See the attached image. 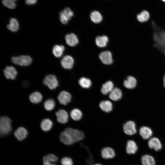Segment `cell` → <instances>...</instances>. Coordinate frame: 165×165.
<instances>
[{
	"mask_svg": "<svg viewBox=\"0 0 165 165\" xmlns=\"http://www.w3.org/2000/svg\"><path fill=\"white\" fill-rule=\"evenodd\" d=\"M154 46L165 55V31L152 22Z\"/></svg>",
	"mask_w": 165,
	"mask_h": 165,
	"instance_id": "6da1fadb",
	"label": "cell"
},
{
	"mask_svg": "<svg viewBox=\"0 0 165 165\" xmlns=\"http://www.w3.org/2000/svg\"><path fill=\"white\" fill-rule=\"evenodd\" d=\"M12 130L11 121L6 116H2L0 119V133L2 136L7 135Z\"/></svg>",
	"mask_w": 165,
	"mask_h": 165,
	"instance_id": "7a4b0ae2",
	"label": "cell"
},
{
	"mask_svg": "<svg viewBox=\"0 0 165 165\" xmlns=\"http://www.w3.org/2000/svg\"><path fill=\"white\" fill-rule=\"evenodd\" d=\"M11 60L14 64L21 66H28L32 61L31 57L27 55L13 57L11 58Z\"/></svg>",
	"mask_w": 165,
	"mask_h": 165,
	"instance_id": "3957f363",
	"label": "cell"
},
{
	"mask_svg": "<svg viewBox=\"0 0 165 165\" xmlns=\"http://www.w3.org/2000/svg\"><path fill=\"white\" fill-rule=\"evenodd\" d=\"M65 130L68 133L74 143L83 140L84 138V135L83 132L78 130L68 128Z\"/></svg>",
	"mask_w": 165,
	"mask_h": 165,
	"instance_id": "277c9868",
	"label": "cell"
},
{
	"mask_svg": "<svg viewBox=\"0 0 165 165\" xmlns=\"http://www.w3.org/2000/svg\"><path fill=\"white\" fill-rule=\"evenodd\" d=\"M43 82L51 90L55 89L58 85V82L57 77L53 75H46L44 78Z\"/></svg>",
	"mask_w": 165,
	"mask_h": 165,
	"instance_id": "5b68a950",
	"label": "cell"
},
{
	"mask_svg": "<svg viewBox=\"0 0 165 165\" xmlns=\"http://www.w3.org/2000/svg\"><path fill=\"white\" fill-rule=\"evenodd\" d=\"M73 15L74 13L72 10L68 7H66L60 13V19L62 24H65Z\"/></svg>",
	"mask_w": 165,
	"mask_h": 165,
	"instance_id": "8992f818",
	"label": "cell"
},
{
	"mask_svg": "<svg viewBox=\"0 0 165 165\" xmlns=\"http://www.w3.org/2000/svg\"><path fill=\"white\" fill-rule=\"evenodd\" d=\"M123 130L126 134L132 135L136 133L137 130L134 122L132 121L126 122L123 125Z\"/></svg>",
	"mask_w": 165,
	"mask_h": 165,
	"instance_id": "52a82bcc",
	"label": "cell"
},
{
	"mask_svg": "<svg viewBox=\"0 0 165 165\" xmlns=\"http://www.w3.org/2000/svg\"><path fill=\"white\" fill-rule=\"evenodd\" d=\"M57 99L61 104L65 105L70 102L72 96L68 92L62 91L59 94Z\"/></svg>",
	"mask_w": 165,
	"mask_h": 165,
	"instance_id": "ba28073f",
	"label": "cell"
},
{
	"mask_svg": "<svg viewBox=\"0 0 165 165\" xmlns=\"http://www.w3.org/2000/svg\"><path fill=\"white\" fill-rule=\"evenodd\" d=\"M99 57L101 62L105 64H110L112 63V54L109 51H105L101 52L99 55Z\"/></svg>",
	"mask_w": 165,
	"mask_h": 165,
	"instance_id": "9c48e42d",
	"label": "cell"
},
{
	"mask_svg": "<svg viewBox=\"0 0 165 165\" xmlns=\"http://www.w3.org/2000/svg\"><path fill=\"white\" fill-rule=\"evenodd\" d=\"M62 66L66 69H70L73 66L74 61L73 58L69 55H66L63 57L61 61Z\"/></svg>",
	"mask_w": 165,
	"mask_h": 165,
	"instance_id": "30bf717a",
	"label": "cell"
},
{
	"mask_svg": "<svg viewBox=\"0 0 165 165\" xmlns=\"http://www.w3.org/2000/svg\"><path fill=\"white\" fill-rule=\"evenodd\" d=\"M17 73L15 68L12 66L6 67L4 70V74L5 77L8 79H14Z\"/></svg>",
	"mask_w": 165,
	"mask_h": 165,
	"instance_id": "8fae6325",
	"label": "cell"
},
{
	"mask_svg": "<svg viewBox=\"0 0 165 165\" xmlns=\"http://www.w3.org/2000/svg\"><path fill=\"white\" fill-rule=\"evenodd\" d=\"M57 121L61 123H65L68 121V115L67 112L63 109H60L56 113Z\"/></svg>",
	"mask_w": 165,
	"mask_h": 165,
	"instance_id": "7c38bea8",
	"label": "cell"
},
{
	"mask_svg": "<svg viewBox=\"0 0 165 165\" xmlns=\"http://www.w3.org/2000/svg\"><path fill=\"white\" fill-rule=\"evenodd\" d=\"M102 157L105 159H109L114 158L115 156L114 150L109 147L103 148L101 152Z\"/></svg>",
	"mask_w": 165,
	"mask_h": 165,
	"instance_id": "4fadbf2b",
	"label": "cell"
},
{
	"mask_svg": "<svg viewBox=\"0 0 165 165\" xmlns=\"http://www.w3.org/2000/svg\"><path fill=\"white\" fill-rule=\"evenodd\" d=\"M28 131L24 128L20 127L18 128L14 133V135L17 139L21 141L26 138L28 135Z\"/></svg>",
	"mask_w": 165,
	"mask_h": 165,
	"instance_id": "5bb4252c",
	"label": "cell"
},
{
	"mask_svg": "<svg viewBox=\"0 0 165 165\" xmlns=\"http://www.w3.org/2000/svg\"><path fill=\"white\" fill-rule=\"evenodd\" d=\"M122 96V91L120 89L117 87L114 88L109 95V98L114 101H117L120 100Z\"/></svg>",
	"mask_w": 165,
	"mask_h": 165,
	"instance_id": "9a60e30c",
	"label": "cell"
},
{
	"mask_svg": "<svg viewBox=\"0 0 165 165\" xmlns=\"http://www.w3.org/2000/svg\"><path fill=\"white\" fill-rule=\"evenodd\" d=\"M148 144L150 148L158 151L162 148V145L160 140L156 138H152L149 140Z\"/></svg>",
	"mask_w": 165,
	"mask_h": 165,
	"instance_id": "2e32d148",
	"label": "cell"
},
{
	"mask_svg": "<svg viewBox=\"0 0 165 165\" xmlns=\"http://www.w3.org/2000/svg\"><path fill=\"white\" fill-rule=\"evenodd\" d=\"M65 39L67 44L71 46H76L79 42L77 37L73 33L67 35L65 36Z\"/></svg>",
	"mask_w": 165,
	"mask_h": 165,
	"instance_id": "e0dca14e",
	"label": "cell"
},
{
	"mask_svg": "<svg viewBox=\"0 0 165 165\" xmlns=\"http://www.w3.org/2000/svg\"><path fill=\"white\" fill-rule=\"evenodd\" d=\"M137 81L136 79L132 76H128L125 79L123 83L124 86L126 88L129 89L134 88L136 86Z\"/></svg>",
	"mask_w": 165,
	"mask_h": 165,
	"instance_id": "ac0fdd59",
	"label": "cell"
},
{
	"mask_svg": "<svg viewBox=\"0 0 165 165\" xmlns=\"http://www.w3.org/2000/svg\"><path fill=\"white\" fill-rule=\"evenodd\" d=\"M139 133L143 139H147L151 137L152 134V132L150 128L143 126L140 128Z\"/></svg>",
	"mask_w": 165,
	"mask_h": 165,
	"instance_id": "d6986e66",
	"label": "cell"
},
{
	"mask_svg": "<svg viewBox=\"0 0 165 165\" xmlns=\"http://www.w3.org/2000/svg\"><path fill=\"white\" fill-rule=\"evenodd\" d=\"M138 147L136 143L133 140H129L127 142L126 151L128 154H134L138 150Z\"/></svg>",
	"mask_w": 165,
	"mask_h": 165,
	"instance_id": "ffe728a7",
	"label": "cell"
},
{
	"mask_svg": "<svg viewBox=\"0 0 165 165\" xmlns=\"http://www.w3.org/2000/svg\"><path fill=\"white\" fill-rule=\"evenodd\" d=\"M114 88L113 82L111 81H108L103 84L101 89V92L102 94L105 95L108 93L109 94Z\"/></svg>",
	"mask_w": 165,
	"mask_h": 165,
	"instance_id": "44dd1931",
	"label": "cell"
},
{
	"mask_svg": "<svg viewBox=\"0 0 165 165\" xmlns=\"http://www.w3.org/2000/svg\"><path fill=\"white\" fill-rule=\"evenodd\" d=\"M100 108L103 111L108 112L112 109V104L111 102L108 100L102 101L99 104Z\"/></svg>",
	"mask_w": 165,
	"mask_h": 165,
	"instance_id": "7402d4cb",
	"label": "cell"
},
{
	"mask_svg": "<svg viewBox=\"0 0 165 165\" xmlns=\"http://www.w3.org/2000/svg\"><path fill=\"white\" fill-rule=\"evenodd\" d=\"M60 140L62 142L66 145H69L74 143L68 134L65 130L61 133Z\"/></svg>",
	"mask_w": 165,
	"mask_h": 165,
	"instance_id": "603a6c76",
	"label": "cell"
},
{
	"mask_svg": "<svg viewBox=\"0 0 165 165\" xmlns=\"http://www.w3.org/2000/svg\"><path fill=\"white\" fill-rule=\"evenodd\" d=\"M90 17L92 21L95 23H100L103 19L101 14L97 11H92L90 13Z\"/></svg>",
	"mask_w": 165,
	"mask_h": 165,
	"instance_id": "cb8c5ba5",
	"label": "cell"
},
{
	"mask_svg": "<svg viewBox=\"0 0 165 165\" xmlns=\"http://www.w3.org/2000/svg\"><path fill=\"white\" fill-rule=\"evenodd\" d=\"M108 41V37L105 35L97 37L95 39L97 45L100 47L106 46Z\"/></svg>",
	"mask_w": 165,
	"mask_h": 165,
	"instance_id": "d4e9b609",
	"label": "cell"
},
{
	"mask_svg": "<svg viewBox=\"0 0 165 165\" xmlns=\"http://www.w3.org/2000/svg\"><path fill=\"white\" fill-rule=\"evenodd\" d=\"M65 50L64 46L62 45H55L53 48V54L56 57H61L63 54Z\"/></svg>",
	"mask_w": 165,
	"mask_h": 165,
	"instance_id": "484cf974",
	"label": "cell"
},
{
	"mask_svg": "<svg viewBox=\"0 0 165 165\" xmlns=\"http://www.w3.org/2000/svg\"><path fill=\"white\" fill-rule=\"evenodd\" d=\"M8 29L13 32L17 31L19 28V24L17 20L14 18H11L9 24L7 25Z\"/></svg>",
	"mask_w": 165,
	"mask_h": 165,
	"instance_id": "4316f807",
	"label": "cell"
},
{
	"mask_svg": "<svg viewBox=\"0 0 165 165\" xmlns=\"http://www.w3.org/2000/svg\"><path fill=\"white\" fill-rule=\"evenodd\" d=\"M30 101L33 103H38L41 101L42 97L39 92H35L31 94L29 97Z\"/></svg>",
	"mask_w": 165,
	"mask_h": 165,
	"instance_id": "83f0119b",
	"label": "cell"
},
{
	"mask_svg": "<svg viewBox=\"0 0 165 165\" xmlns=\"http://www.w3.org/2000/svg\"><path fill=\"white\" fill-rule=\"evenodd\" d=\"M141 163L142 165H155V162L153 158L148 155H144L142 156Z\"/></svg>",
	"mask_w": 165,
	"mask_h": 165,
	"instance_id": "f1b7e54d",
	"label": "cell"
},
{
	"mask_svg": "<svg viewBox=\"0 0 165 165\" xmlns=\"http://www.w3.org/2000/svg\"><path fill=\"white\" fill-rule=\"evenodd\" d=\"M53 125L52 121L48 119H46L42 120L40 126L42 129L44 131L50 130Z\"/></svg>",
	"mask_w": 165,
	"mask_h": 165,
	"instance_id": "f546056e",
	"label": "cell"
},
{
	"mask_svg": "<svg viewBox=\"0 0 165 165\" xmlns=\"http://www.w3.org/2000/svg\"><path fill=\"white\" fill-rule=\"evenodd\" d=\"M150 17L149 13L146 10H143L137 15V18L140 22H144L147 21Z\"/></svg>",
	"mask_w": 165,
	"mask_h": 165,
	"instance_id": "4dcf8cb0",
	"label": "cell"
},
{
	"mask_svg": "<svg viewBox=\"0 0 165 165\" xmlns=\"http://www.w3.org/2000/svg\"><path fill=\"white\" fill-rule=\"evenodd\" d=\"M70 116L73 120L75 121H78L81 119L82 113L81 111L79 109L74 108L71 111Z\"/></svg>",
	"mask_w": 165,
	"mask_h": 165,
	"instance_id": "1f68e13d",
	"label": "cell"
},
{
	"mask_svg": "<svg viewBox=\"0 0 165 165\" xmlns=\"http://www.w3.org/2000/svg\"><path fill=\"white\" fill-rule=\"evenodd\" d=\"M79 83L80 86L83 88H89L91 85V82L88 78L83 77L79 80Z\"/></svg>",
	"mask_w": 165,
	"mask_h": 165,
	"instance_id": "d6a6232c",
	"label": "cell"
},
{
	"mask_svg": "<svg viewBox=\"0 0 165 165\" xmlns=\"http://www.w3.org/2000/svg\"><path fill=\"white\" fill-rule=\"evenodd\" d=\"M44 105L45 109L47 111H50L54 109L55 103L53 100L49 99L45 101Z\"/></svg>",
	"mask_w": 165,
	"mask_h": 165,
	"instance_id": "836d02e7",
	"label": "cell"
},
{
	"mask_svg": "<svg viewBox=\"0 0 165 165\" xmlns=\"http://www.w3.org/2000/svg\"><path fill=\"white\" fill-rule=\"evenodd\" d=\"M58 160V157L52 154H48L43 158V160L47 161L53 163L57 162Z\"/></svg>",
	"mask_w": 165,
	"mask_h": 165,
	"instance_id": "e575fe53",
	"label": "cell"
},
{
	"mask_svg": "<svg viewBox=\"0 0 165 165\" xmlns=\"http://www.w3.org/2000/svg\"><path fill=\"white\" fill-rule=\"evenodd\" d=\"M2 2L4 6L10 9H14L16 7L14 2L8 0H2Z\"/></svg>",
	"mask_w": 165,
	"mask_h": 165,
	"instance_id": "d590c367",
	"label": "cell"
},
{
	"mask_svg": "<svg viewBox=\"0 0 165 165\" xmlns=\"http://www.w3.org/2000/svg\"><path fill=\"white\" fill-rule=\"evenodd\" d=\"M62 165H73V162L72 159L68 157H64L61 160Z\"/></svg>",
	"mask_w": 165,
	"mask_h": 165,
	"instance_id": "8d00e7d4",
	"label": "cell"
},
{
	"mask_svg": "<svg viewBox=\"0 0 165 165\" xmlns=\"http://www.w3.org/2000/svg\"><path fill=\"white\" fill-rule=\"evenodd\" d=\"M37 2V0H25L26 3L28 5L34 4Z\"/></svg>",
	"mask_w": 165,
	"mask_h": 165,
	"instance_id": "74e56055",
	"label": "cell"
},
{
	"mask_svg": "<svg viewBox=\"0 0 165 165\" xmlns=\"http://www.w3.org/2000/svg\"><path fill=\"white\" fill-rule=\"evenodd\" d=\"M43 161V165H56L55 164L53 163L47 161Z\"/></svg>",
	"mask_w": 165,
	"mask_h": 165,
	"instance_id": "f35d334b",
	"label": "cell"
},
{
	"mask_svg": "<svg viewBox=\"0 0 165 165\" xmlns=\"http://www.w3.org/2000/svg\"><path fill=\"white\" fill-rule=\"evenodd\" d=\"M163 85L164 87L165 88V75H164L163 78Z\"/></svg>",
	"mask_w": 165,
	"mask_h": 165,
	"instance_id": "ab89813d",
	"label": "cell"
},
{
	"mask_svg": "<svg viewBox=\"0 0 165 165\" xmlns=\"http://www.w3.org/2000/svg\"><path fill=\"white\" fill-rule=\"evenodd\" d=\"M8 0L15 2L17 1V0Z\"/></svg>",
	"mask_w": 165,
	"mask_h": 165,
	"instance_id": "60d3db41",
	"label": "cell"
},
{
	"mask_svg": "<svg viewBox=\"0 0 165 165\" xmlns=\"http://www.w3.org/2000/svg\"><path fill=\"white\" fill-rule=\"evenodd\" d=\"M94 165H102L100 163H96Z\"/></svg>",
	"mask_w": 165,
	"mask_h": 165,
	"instance_id": "b9f144b4",
	"label": "cell"
},
{
	"mask_svg": "<svg viewBox=\"0 0 165 165\" xmlns=\"http://www.w3.org/2000/svg\"><path fill=\"white\" fill-rule=\"evenodd\" d=\"M162 1L165 2V0H162Z\"/></svg>",
	"mask_w": 165,
	"mask_h": 165,
	"instance_id": "7bdbcfd3",
	"label": "cell"
}]
</instances>
